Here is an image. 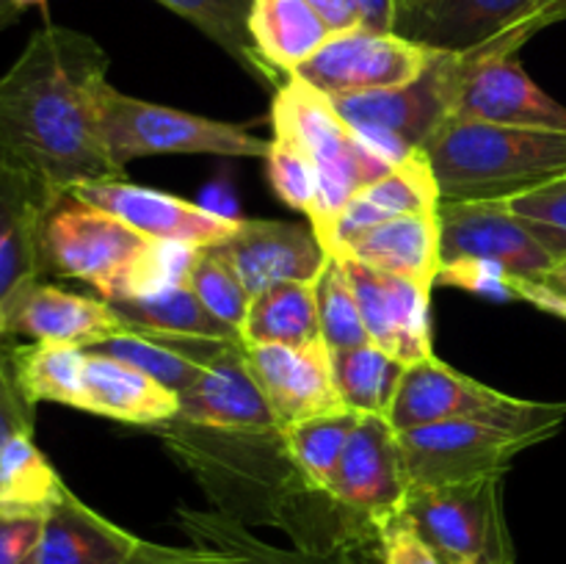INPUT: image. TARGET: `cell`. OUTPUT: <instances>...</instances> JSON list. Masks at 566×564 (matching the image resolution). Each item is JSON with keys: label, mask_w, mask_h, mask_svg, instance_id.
I'll use <instances>...</instances> for the list:
<instances>
[{"label": "cell", "mask_w": 566, "mask_h": 564, "mask_svg": "<svg viewBox=\"0 0 566 564\" xmlns=\"http://www.w3.org/2000/svg\"><path fill=\"white\" fill-rule=\"evenodd\" d=\"M111 59L88 33L44 25L0 75V158L66 191L119 180L99 127Z\"/></svg>", "instance_id": "cell-1"}, {"label": "cell", "mask_w": 566, "mask_h": 564, "mask_svg": "<svg viewBox=\"0 0 566 564\" xmlns=\"http://www.w3.org/2000/svg\"><path fill=\"white\" fill-rule=\"evenodd\" d=\"M420 153L442 202H509L566 175V130L451 119Z\"/></svg>", "instance_id": "cell-2"}, {"label": "cell", "mask_w": 566, "mask_h": 564, "mask_svg": "<svg viewBox=\"0 0 566 564\" xmlns=\"http://www.w3.org/2000/svg\"><path fill=\"white\" fill-rule=\"evenodd\" d=\"M155 429L216 501V512L230 514L249 529L252 523L280 529L291 503L307 490L287 457L282 429H208L180 418Z\"/></svg>", "instance_id": "cell-3"}, {"label": "cell", "mask_w": 566, "mask_h": 564, "mask_svg": "<svg viewBox=\"0 0 566 564\" xmlns=\"http://www.w3.org/2000/svg\"><path fill=\"white\" fill-rule=\"evenodd\" d=\"M271 122L276 136L296 144L318 175L321 202L313 230L321 243L329 247L332 230L340 210L352 202L354 194L363 191L374 180L392 169L390 160L368 147L343 116L332 108L329 97L315 92L298 77H287L274 94Z\"/></svg>", "instance_id": "cell-4"}, {"label": "cell", "mask_w": 566, "mask_h": 564, "mask_svg": "<svg viewBox=\"0 0 566 564\" xmlns=\"http://www.w3.org/2000/svg\"><path fill=\"white\" fill-rule=\"evenodd\" d=\"M321 495L335 529L337 556L368 562L379 529L403 512L409 495L398 431L385 415H363Z\"/></svg>", "instance_id": "cell-5"}, {"label": "cell", "mask_w": 566, "mask_h": 564, "mask_svg": "<svg viewBox=\"0 0 566 564\" xmlns=\"http://www.w3.org/2000/svg\"><path fill=\"white\" fill-rule=\"evenodd\" d=\"M387 420L396 431L440 424V420H475V424L501 426V429L520 431V435L545 442L564 426L566 404L506 396L451 368L434 354V357L407 365Z\"/></svg>", "instance_id": "cell-6"}, {"label": "cell", "mask_w": 566, "mask_h": 564, "mask_svg": "<svg viewBox=\"0 0 566 564\" xmlns=\"http://www.w3.org/2000/svg\"><path fill=\"white\" fill-rule=\"evenodd\" d=\"M99 127H103L105 149L119 169L149 155L265 158L271 149V138L254 136L247 127L147 103L116 92L111 83L99 105Z\"/></svg>", "instance_id": "cell-7"}, {"label": "cell", "mask_w": 566, "mask_h": 564, "mask_svg": "<svg viewBox=\"0 0 566 564\" xmlns=\"http://www.w3.org/2000/svg\"><path fill=\"white\" fill-rule=\"evenodd\" d=\"M462 55L440 53L415 81L396 88L329 97L332 108L374 153L392 166L420 153L457 108Z\"/></svg>", "instance_id": "cell-8"}, {"label": "cell", "mask_w": 566, "mask_h": 564, "mask_svg": "<svg viewBox=\"0 0 566 564\" xmlns=\"http://www.w3.org/2000/svg\"><path fill=\"white\" fill-rule=\"evenodd\" d=\"M153 238H144L125 221L94 208L77 194L59 191L44 219V274L81 280L114 302L125 293L133 269Z\"/></svg>", "instance_id": "cell-9"}, {"label": "cell", "mask_w": 566, "mask_h": 564, "mask_svg": "<svg viewBox=\"0 0 566 564\" xmlns=\"http://www.w3.org/2000/svg\"><path fill=\"white\" fill-rule=\"evenodd\" d=\"M503 479L468 484L409 487L403 514L448 564H514V542L503 509Z\"/></svg>", "instance_id": "cell-10"}, {"label": "cell", "mask_w": 566, "mask_h": 564, "mask_svg": "<svg viewBox=\"0 0 566 564\" xmlns=\"http://www.w3.org/2000/svg\"><path fill=\"white\" fill-rule=\"evenodd\" d=\"M138 335V332H136ZM171 352L202 365V379L180 393L177 418L193 426L232 431L280 429L263 387L249 368L247 346L241 337H182L149 335Z\"/></svg>", "instance_id": "cell-11"}, {"label": "cell", "mask_w": 566, "mask_h": 564, "mask_svg": "<svg viewBox=\"0 0 566 564\" xmlns=\"http://www.w3.org/2000/svg\"><path fill=\"white\" fill-rule=\"evenodd\" d=\"M409 487L468 484L506 476L514 457L539 440L475 420H440L398 431Z\"/></svg>", "instance_id": "cell-12"}, {"label": "cell", "mask_w": 566, "mask_h": 564, "mask_svg": "<svg viewBox=\"0 0 566 564\" xmlns=\"http://www.w3.org/2000/svg\"><path fill=\"white\" fill-rule=\"evenodd\" d=\"M437 50L403 39L401 33H379L354 28L332 33L324 48L304 61L291 77H298L326 97L396 88L423 75Z\"/></svg>", "instance_id": "cell-13"}, {"label": "cell", "mask_w": 566, "mask_h": 564, "mask_svg": "<svg viewBox=\"0 0 566 564\" xmlns=\"http://www.w3.org/2000/svg\"><path fill=\"white\" fill-rule=\"evenodd\" d=\"M440 269L451 263H495L525 282H545L556 269L553 254L536 241L509 202H440Z\"/></svg>", "instance_id": "cell-14"}, {"label": "cell", "mask_w": 566, "mask_h": 564, "mask_svg": "<svg viewBox=\"0 0 566 564\" xmlns=\"http://www.w3.org/2000/svg\"><path fill=\"white\" fill-rule=\"evenodd\" d=\"M453 116L509 127L566 130V105L542 92L539 83L523 70L517 53L462 55Z\"/></svg>", "instance_id": "cell-15"}, {"label": "cell", "mask_w": 566, "mask_h": 564, "mask_svg": "<svg viewBox=\"0 0 566 564\" xmlns=\"http://www.w3.org/2000/svg\"><path fill=\"white\" fill-rule=\"evenodd\" d=\"M81 199H86L94 208L116 216L153 241H175L191 243V247H219L232 232L238 230L241 219L216 213V210L202 208L197 202L175 197V194L155 191V188L136 186L119 180H94L81 182L70 188Z\"/></svg>", "instance_id": "cell-16"}, {"label": "cell", "mask_w": 566, "mask_h": 564, "mask_svg": "<svg viewBox=\"0 0 566 564\" xmlns=\"http://www.w3.org/2000/svg\"><path fill=\"white\" fill-rule=\"evenodd\" d=\"M343 260L357 291L370 341L407 365L434 357L431 348V288L434 285L412 276L385 274L352 258Z\"/></svg>", "instance_id": "cell-17"}, {"label": "cell", "mask_w": 566, "mask_h": 564, "mask_svg": "<svg viewBox=\"0 0 566 564\" xmlns=\"http://www.w3.org/2000/svg\"><path fill=\"white\" fill-rule=\"evenodd\" d=\"M219 249L252 296L280 282H315L329 260L310 221L241 219Z\"/></svg>", "instance_id": "cell-18"}, {"label": "cell", "mask_w": 566, "mask_h": 564, "mask_svg": "<svg viewBox=\"0 0 566 564\" xmlns=\"http://www.w3.org/2000/svg\"><path fill=\"white\" fill-rule=\"evenodd\" d=\"M116 332H125V326L105 299L64 291L44 280L20 288L9 299L0 318V341L31 337L36 343H66V346L86 348Z\"/></svg>", "instance_id": "cell-19"}, {"label": "cell", "mask_w": 566, "mask_h": 564, "mask_svg": "<svg viewBox=\"0 0 566 564\" xmlns=\"http://www.w3.org/2000/svg\"><path fill=\"white\" fill-rule=\"evenodd\" d=\"M247 357L280 429L315 415L346 409L335 382L332 348L324 341L304 348L247 346Z\"/></svg>", "instance_id": "cell-20"}, {"label": "cell", "mask_w": 566, "mask_h": 564, "mask_svg": "<svg viewBox=\"0 0 566 564\" xmlns=\"http://www.w3.org/2000/svg\"><path fill=\"white\" fill-rule=\"evenodd\" d=\"M59 188L0 158V318L20 288L44 276L42 230Z\"/></svg>", "instance_id": "cell-21"}, {"label": "cell", "mask_w": 566, "mask_h": 564, "mask_svg": "<svg viewBox=\"0 0 566 564\" xmlns=\"http://www.w3.org/2000/svg\"><path fill=\"white\" fill-rule=\"evenodd\" d=\"M534 6V0H426L396 33L448 55H468L506 36Z\"/></svg>", "instance_id": "cell-22"}, {"label": "cell", "mask_w": 566, "mask_h": 564, "mask_svg": "<svg viewBox=\"0 0 566 564\" xmlns=\"http://www.w3.org/2000/svg\"><path fill=\"white\" fill-rule=\"evenodd\" d=\"M440 202V188H437L434 171H431L426 155H409L407 160L392 166L379 180L354 194L352 202L337 216L326 252H340L354 236L381 224V221L401 219V216L437 213Z\"/></svg>", "instance_id": "cell-23"}, {"label": "cell", "mask_w": 566, "mask_h": 564, "mask_svg": "<svg viewBox=\"0 0 566 564\" xmlns=\"http://www.w3.org/2000/svg\"><path fill=\"white\" fill-rule=\"evenodd\" d=\"M138 542L66 487L44 514L36 564H125Z\"/></svg>", "instance_id": "cell-24"}, {"label": "cell", "mask_w": 566, "mask_h": 564, "mask_svg": "<svg viewBox=\"0 0 566 564\" xmlns=\"http://www.w3.org/2000/svg\"><path fill=\"white\" fill-rule=\"evenodd\" d=\"M81 409L99 418L122 420V424L160 426L177 418L180 401H177V393L166 390L144 370L103 357V354L86 352Z\"/></svg>", "instance_id": "cell-25"}, {"label": "cell", "mask_w": 566, "mask_h": 564, "mask_svg": "<svg viewBox=\"0 0 566 564\" xmlns=\"http://www.w3.org/2000/svg\"><path fill=\"white\" fill-rule=\"evenodd\" d=\"M340 258H352L385 274L412 276L437 285L440 274V219L431 216H401L381 221L354 236L340 249Z\"/></svg>", "instance_id": "cell-26"}, {"label": "cell", "mask_w": 566, "mask_h": 564, "mask_svg": "<svg viewBox=\"0 0 566 564\" xmlns=\"http://www.w3.org/2000/svg\"><path fill=\"white\" fill-rule=\"evenodd\" d=\"M249 33L254 53L282 83L332 36L307 0H254Z\"/></svg>", "instance_id": "cell-27"}, {"label": "cell", "mask_w": 566, "mask_h": 564, "mask_svg": "<svg viewBox=\"0 0 566 564\" xmlns=\"http://www.w3.org/2000/svg\"><path fill=\"white\" fill-rule=\"evenodd\" d=\"M247 346L304 348L324 341L315 282H280L254 293L241 326Z\"/></svg>", "instance_id": "cell-28"}, {"label": "cell", "mask_w": 566, "mask_h": 564, "mask_svg": "<svg viewBox=\"0 0 566 564\" xmlns=\"http://www.w3.org/2000/svg\"><path fill=\"white\" fill-rule=\"evenodd\" d=\"M177 525L193 545L216 547L235 558L238 564H368L354 556H332V553L302 551V547H280L254 534L241 520L224 512H202V509H177Z\"/></svg>", "instance_id": "cell-29"}, {"label": "cell", "mask_w": 566, "mask_h": 564, "mask_svg": "<svg viewBox=\"0 0 566 564\" xmlns=\"http://www.w3.org/2000/svg\"><path fill=\"white\" fill-rule=\"evenodd\" d=\"M119 315L125 332L138 335H182V337H241L232 326L216 318L188 282L169 285L147 296L108 302Z\"/></svg>", "instance_id": "cell-30"}, {"label": "cell", "mask_w": 566, "mask_h": 564, "mask_svg": "<svg viewBox=\"0 0 566 564\" xmlns=\"http://www.w3.org/2000/svg\"><path fill=\"white\" fill-rule=\"evenodd\" d=\"M20 390L33 404H64L83 407V374L86 348L66 343H28L6 352Z\"/></svg>", "instance_id": "cell-31"}, {"label": "cell", "mask_w": 566, "mask_h": 564, "mask_svg": "<svg viewBox=\"0 0 566 564\" xmlns=\"http://www.w3.org/2000/svg\"><path fill=\"white\" fill-rule=\"evenodd\" d=\"M359 420H363V412L346 407L337 412L298 420V424L282 429L287 457L310 492L326 490Z\"/></svg>", "instance_id": "cell-32"}, {"label": "cell", "mask_w": 566, "mask_h": 564, "mask_svg": "<svg viewBox=\"0 0 566 564\" xmlns=\"http://www.w3.org/2000/svg\"><path fill=\"white\" fill-rule=\"evenodd\" d=\"M64 490V479L39 451L33 435H17L0 448V512L48 514Z\"/></svg>", "instance_id": "cell-33"}, {"label": "cell", "mask_w": 566, "mask_h": 564, "mask_svg": "<svg viewBox=\"0 0 566 564\" xmlns=\"http://www.w3.org/2000/svg\"><path fill=\"white\" fill-rule=\"evenodd\" d=\"M332 363H335V382L343 404L363 415L387 418L407 363L387 354L376 343L332 352Z\"/></svg>", "instance_id": "cell-34"}, {"label": "cell", "mask_w": 566, "mask_h": 564, "mask_svg": "<svg viewBox=\"0 0 566 564\" xmlns=\"http://www.w3.org/2000/svg\"><path fill=\"white\" fill-rule=\"evenodd\" d=\"M155 3L166 6L177 17L191 22L197 31H202L210 42L230 53L260 83L276 88L282 86L280 77L254 53L252 33H249V14H252L254 0H155Z\"/></svg>", "instance_id": "cell-35"}, {"label": "cell", "mask_w": 566, "mask_h": 564, "mask_svg": "<svg viewBox=\"0 0 566 564\" xmlns=\"http://www.w3.org/2000/svg\"><path fill=\"white\" fill-rule=\"evenodd\" d=\"M315 293H318L321 335H324V343L332 352L374 343L368 330H365L357 291H354L352 276L346 271V260L340 254H329L324 271L315 280Z\"/></svg>", "instance_id": "cell-36"}, {"label": "cell", "mask_w": 566, "mask_h": 564, "mask_svg": "<svg viewBox=\"0 0 566 564\" xmlns=\"http://www.w3.org/2000/svg\"><path fill=\"white\" fill-rule=\"evenodd\" d=\"M86 352L133 365V368L144 370V374L153 376L155 382H160L166 390L177 393V396L191 390L202 379V365L171 352L155 337L136 335V332H116V335H108L105 341L94 343V346H86Z\"/></svg>", "instance_id": "cell-37"}, {"label": "cell", "mask_w": 566, "mask_h": 564, "mask_svg": "<svg viewBox=\"0 0 566 564\" xmlns=\"http://www.w3.org/2000/svg\"><path fill=\"white\" fill-rule=\"evenodd\" d=\"M188 285L216 318H221L241 335L249 304H252V293L219 247L199 249L191 274H188Z\"/></svg>", "instance_id": "cell-38"}, {"label": "cell", "mask_w": 566, "mask_h": 564, "mask_svg": "<svg viewBox=\"0 0 566 564\" xmlns=\"http://www.w3.org/2000/svg\"><path fill=\"white\" fill-rule=\"evenodd\" d=\"M269 164V182L274 188L276 197L287 205V208L298 210L307 216L313 224L318 219V202H321V186L318 175L313 171L310 160L304 158L302 149L285 136L271 138V149L265 155Z\"/></svg>", "instance_id": "cell-39"}, {"label": "cell", "mask_w": 566, "mask_h": 564, "mask_svg": "<svg viewBox=\"0 0 566 564\" xmlns=\"http://www.w3.org/2000/svg\"><path fill=\"white\" fill-rule=\"evenodd\" d=\"M509 208L520 216L536 241L553 254L556 263L566 260V175L536 191L509 199Z\"/></svg>", "instance_id": "cell-40"}, {"label": "cell", "mask_w": 566, "mask_h": 564, "mask_svg": "<svg viewBox=\"0 0 566 564\" xmlns=\"http://www.w3.org/2000/svg\"><path fill=\"white\" fill-rule=\"evenodd\" d=\"M437 285L462 288V291L492 299V302H512V299H523L525 302L531 282L517 280V276H512L495 263L468 260V263L442 265L440 274H437Z\"/></svg>", "instance_id": "cell-41"}, {"label": "cell", "mask_w": 566, "mask_h": 564, "mask_svg": "<svg viewBox=\"0 0 566 564\" xmlns=\"http://www.w3.org/2000/svg\"><path fill=\"white\" fill-rule=\"evenodd\" d=\"M368 564H442V558L401 512L379 529Z\"/></svg>", "instance_id": "cell-42"}, {"label": "cell", "mask_w": 566, "mask_h": 564, "mask_svg": "<svg viewBox=\"0 0 566 564\" xmlns=\"http://www.w3.org/2000/svg\"><path fill=\"white\" fill-rule=\"evenodd\" d=\"M33 426H36V404L20 390L9 357L0 352V448L17 435H33Z\"/></svg>", "instance_id": "cell-43"}, {"label": "cell", "mask_w": 566, "mask_h": 564, "mask_svg": "<svg viewBox=\"0 0 566 564\" xmlns=\"http://www.w3.org/2000/svg\"><path fill=\"white\" fill-rule=\"evenodd\" d=\"M44 514L0 512V564H36Z\"/></svg>", "instance_id": "cell-44"}, {"label": "cell", "mask_w": 566, "mask_h": 564, "mask_svg": "<svg viewBox=\"0 0 566 564\" xmlns=\"http://www.w3.org/2000/svg\"><path fill=\"white\" fill-rule=\"evenodd\" d=\"M566 20V0H534V6L528 9V14L506 33V36L497 39L490 48L479 50V53H520L525 42L531 36H536L545 28L556 25V22Z\"/></svg>", "instance_id": "cell-45"}, {"label": "cell", "mask_w": 566, "mask_h": 564, "mask_svg": "<svg viewBox=\"0 0 566 564\" xmlns=\"http://www.w3.org/2000/svg\"><path fill=\"white\" fill-rule=\"evenodd\" d=\"M125 564H238V562L230 556V553L216 551V547H205V545L171 547V545H155V542L142 540Z\"/></svg>", "instance_id": "cell-46"}, {"label": "cell", "mask_w": 566, "mask_h": 564, "mask_svg": "<svg viewBox=\"0 0 566 564\" xmlns=\"http://www.w3.org/2000/svg\"><path fill=\"white\" fill-rule=\"evenodd\" d=\"M310 9L326 22L332 33H346L354 31V28H363L359 25V14L357 9L352 6V0H307Z\"/></svg>", "instance_id": "cell-47"}, {"label": "cell", "mask_w": 566, "mask_h": 564, "mask_svg": "<svg viewBox=\"0 0 566 564\" xmlns=\"http://www.w3.org/2000/svg\"><path fill=\"white\" fill-rule=\"evenodd\" d=\"M352 6L357 9L363 28L379 33H396V0H352Z\"/></svg>", "instance_id": "cell-48"}, {"label": "cell", "mask_w": 566, "mask_h": 564, "mask_svg": "<svg viewBox=\"0 0 566 564\" xmlns=\"http://www.w3.org/2000/svg\"><path fill=\"white\" fill-rule=\"evenodd\" d=\"M20 14H22V11L17 9L14 0H0V31H3V28H9V25H14V22L20 20Z\"/></svg>", "instance_id": "cell-49"}, {"label": "cell", "mask_w": 566, "mask_h": 564, "mask_svg": "<svg viewBox=\"0 0 566 564\" xmlns=\"http://www.w3.org/2000/svg\"><path fill=\"white\" fill-rule=\"evenodd\" d=\"M545 285H551L553 291L564 293V296H566V260H564V263H558L556 269L551 271V276L545 280Z\"/></svg>", "instance_id": "cell-50"}, {"label": "cell", "mask_w": 566, "mask_h": 564, "mask_svg": "<svg viewBox=\"0 0 566 564\" xmlns=\"http://www.w3.org/2000/svg\"><path fill=\"white\" fill-rule=\"evenodd\" d=\"M426 0H396V11H398V20H403V17L409 14V11H415L418 9V6H423ZM398 20H396V25H398Z\"/></svg>", "instance_id": "cell-51"}, {"label": "cell", "mask_w": 566, "mask_h": 564, "mask_svg": "<svg viewBox=\"0 0 566 564\" xmlns=\"http://www.w3.org/2000/svg\"><path fill=\"white\" fill-rule=\"evenodd\" d=\"M14 6L20 11L31 9V6H36V9H44V6H48V0H14Z\"/></svg>", "instance_id": "cell-52"}, {"label": "cell", "mask_w": 566, "mask_h": 564, "mask_svg": "<svg viewBox=\"0 0 566 564\" xmlns=\"http://www.w3.org/2000/svg\"><path fill=\"white\" fill-rule=\"evenodd\" d=\"M442 564H448V562H442Z\"/></svg>", "instance_id": "cell-53"}]
</instances>
